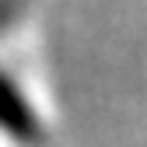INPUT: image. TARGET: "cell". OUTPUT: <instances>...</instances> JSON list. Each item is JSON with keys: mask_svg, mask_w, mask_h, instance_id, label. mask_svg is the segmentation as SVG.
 <instances>
[{"mask_svg": "<svg viewBox=\"0 0 147 147\" xmlns=\"http://www.w3.org/2000/svg\"><path fill=\"white\" fill-rule=\"evenodd\" d=\"M56 105L35 49V7L0 25V147H49Z\"/></svg>", "mask_w": 147, "mask_h": 147, "instance_id": "obj_1", "label": "cell"}]
</instances>
